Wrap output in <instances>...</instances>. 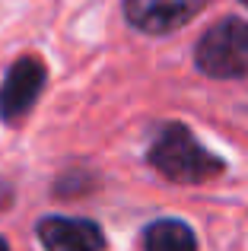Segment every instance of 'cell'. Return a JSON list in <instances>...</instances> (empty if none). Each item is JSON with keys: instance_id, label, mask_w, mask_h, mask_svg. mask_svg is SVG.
I'll return each mask as SVG.
<instances>
[{"instance_id": "cell-1", "label": "cell", "mask_w": 248, "mask_h": 251, "mask_svg": "<svg viewBox=\"0 0 248 251\" xmlns=\"http://www.w3.org/2000/svg\"><path fill=\"white\" fill-rule=\"evenodd\" d=\"M149 166L175 184H204L223 172V159L207 153L185 124H166L147 153Z\"/></svg>"}, {"instance_id": "cell-2", "label": "cell", "mask_w": 248, "mask_h": 251, "mask_svg": "<svg viewBox=\"0 0 248 251\" xmlns=\"http://www.w3.org/2000/svg\"><path fill=\"white\" fill-rule=\"evenodd\" d=\"M194 64L210 80H245L248 76V19H223L207 29L194 51Z\"/></svg>"}, {"instance_id": "cell-3", "label": "cell", "mask_w": 248, "mask_h": 251, "mask_svg": "<svg viewBox=\"0 0 248 251\" xmlns=\"http://www.w3.org/2000/svg\"><path fill=\"white\" fill-rule=\"evenodd\" d=\"M204 6L207 0H124V16L147 35H169L200 16Z\"/></svg>"}, {"instance_id": "cell-4", "label": "cell", "mask_w": 248, "mask_h": 251, "mask_svg": "<svg viewBox=\"0 0 248 251\" xmlns=\"http://www.w3.org/2000/svg\"><path fill=\"white\" fill-rule=\"evenodd\" d=\"M45 89V64L38 57H19L3 76L0 86V118L6 124L19 121L35 105V99Z\"/></svg>"}, {"instance_id": "cell-5", "label": "cell", "mask_w": 248, "mask_h": 251, "mask_svg": "<svg viewBox=\"0 0 248 251\" xmlns=\"http://www.w3.org/2000/svg\"><path fill=\"white\" fill-rule=\"evenodd\" d=\"M38 242L51 251H99L105 248V235L93 220L80 216H45L35 226Z\"/></svg>"}, {"instance_id": "cell-6", "label": "cell", "mask_w": 248, "mask_h": 251, "mask_svg": "<svg viewBox=\"0 0 248 251\" xmlns=\"http://www.w3.org/2000/svg\"><path fill=\"white\" fill-rule=\"evenodd\" d=\"M140 245L147 251H194L198 248V235L181 220H156L143 229Z\"/></svg>"}, {"instance_id": "cell-7", "label": "cell", "mask_w": 248, "mask_h": 251, "mask_svg": "<svg viewBox=\"0 0 248 251\" xmlns=\"http://www.w3.org/2000/svg\"><path fill=\"white\" fill-rule=\"evenodd\" d=\"M0 248H6V239H0Z\"/></svg>"}, {"instance_id": "cell-8", "label": "cell", "mask_w": 248, "mask_h": 251, "mask_svg": "<svg viewBox=\"0 0 248 251\" xmlns=\"http://www.w3.org/2000/svg\"><path fill=\"white\" fill-rule=\"evenodd\" d=\"M242 3H245V6H248V0H242Z\"/></svg>"}]
</instances>
